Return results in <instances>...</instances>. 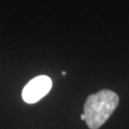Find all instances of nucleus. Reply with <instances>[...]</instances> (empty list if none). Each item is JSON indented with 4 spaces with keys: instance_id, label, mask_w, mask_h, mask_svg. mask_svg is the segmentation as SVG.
I'll return each instance as SVG.
<instances>
[{
    "instance_id": "obj_1",
    "label": "nucleus",
    "mask_w": 129,
    "mask_h": 129,
    "mask_svg": "<svg viewBox=\"0 0 129 129\" xmlns=\"http://www.w3.org/2000/svg\"><path fill=\"white\" fill-rule=\"evenodd\" d=\"M119 104V96L111 90L90 95L84 104L85 121L90 129H99L111 117Z\"/></svg>"
},
{
    "instance_id": "obj_2",
    "label": "nucleus",
    "mask_w": 129,
    "mask_h": 129,
    "mask_svg": "<svg viewBox=\"0 0 129 129\" xmlns=\"http://www.w3.org/2000/svg\"><path fill=\"white\" fill-rule=\"evenodd\" d=\"M52 88V79L48 76H38L31 79L23 88L22 99L27 103H36L44 98Z\"/></svg>"
},
{
    "instance_id": "obj_3",
    "label": "nucleus",
    "mask_w": 129,
    "mask_h": 129,
    "mask_svg": "<svg viewBox=\"0 0 129 129\" xmlns=\"http://www.w3.org/2000/svg\"><path fill=\"white\" fill-rule=\"evenodd\" d=\"M80 119L82 120H85V116H84V114H82V115L80 116Z\"/></svg>"
},
{
    "instance_id": "obj_4",
    "label": "nucleus",
    "mask_w": 129,
    "mask_h": 129,
    "mask_svg": "<svg viewBox=\"0 0 129 129\" xmlns=\"http://www.w3.org/2000/svg\"><path fill=\"white\" fill-rule=\"evenodd\" d=\"M61 74H62V76H65V75H66V72H62Z\"/></svg>"
}]
</instances>
